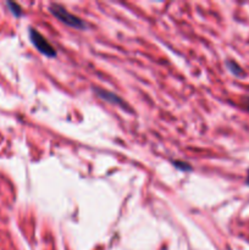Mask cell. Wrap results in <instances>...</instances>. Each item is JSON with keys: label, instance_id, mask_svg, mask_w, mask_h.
I'll list each match as a JSON object with an SVG mask.
<instances>
[{"label": "cell", "instance_id": "1", "mask_svg": "<svg viewBox=\"0 0 249 250\" xmlns=\"http://www.w3.org/2000/svg\"><path fill=\"white\" fill-rule=\"evenodd\" d=\"M49 11L53 16H55L59 21L65 23L66 26L71 27L75 29H84L87 24L82 21L78 16L73 15L72 12L68 11L66 7H63L60 4H50L49 5Z\"/></svg>", "mask_w": 249, "mask_h": 250}, {"label": "cell", "instance_id": "2", "mask_svg": "<svg viewBox=\"0 0 249 250\" xmlns=\"http://www.w3.org/2000/svg\"><path fill=\"white\" fill-rule=\"evenodd\" d=\"M29 39H31L32 44H33L34 48H36L39 53L48 56V58H55L56 50L54 49V46L51 45L50 42H49L41 32H38L34 28H31L29 29Z\"/></svg>", "mask_w": 249, "mask_h": 250}, {"label": "cell", "instance_id": "3", "mask_svg": "<svg viewBox=\"0 0 249 250\" xmlns=\"http://www.w3.org/2000/svg\"><path fill=\"white\" fill-rule=\"evenodd\" d=\"M94 93L98 95V97L100 98V99L105 100V102L110 103V104L117 105V106H121L122 109H124V110L128 109V106H127L126 103H124V100H122L121 98L119 97V95L115 94V93H112V92H110V90L100 89V88H95Z\"/></svg>", "mask_w": 249, "mask_h": 250}, {"label": "cell", "instance_id": "4", "mask_svg": "<svg viewBox=\"0 0 249 250\" xmlns=\"http://www.w3.org/2000/svg\"><path fill=\"white\" fill-rule=\"evenodd\" d=\"M226 66H227V68H228L229 72H231L232 75L237 76V77H241V76H244L243 70H242V67L238 65V63L236 62V61L227 60L226 61Z\"/></svg>", "mask_w": 249, "mask_h": 250}, {"label": "cell", "instance_id": "5", "mask_svg": "<svg viewBox=\"0 0 249 250\" xmlns=\"http://www.w3.org/2000/svg\"><path fill=\"white\" fill-rule=\"evenodd\" d=\"M172 165L175 166V167L177 168V170L183 171V172H188V171H192V166H190L188 163H185V161L173 160L172 161Z\"/></svg>", "mask_w": 249, "mask_h": 250}, {"label": "cell", "instance_id": "6", "mask_svg": "<svg viewBox=\"0 0 249 250\" xmlns=\"http://www.w3.org/2000/svg\"><path fill=\"white\" fill-rule=\"evenodd\" d=\"M7 6L10 7L11 12L16 17H20L22 15V9H21V6H20V5L15 4V2H7Z\"/></svg>", "mask_w": 249, "mask_h": 250}, {"label": "cell", "instance_id": "7", "mask_svg": "<svg viewBox=\"0 0 249 250\" xmlns=\"http://www.w3.org/2000/svg\"><path fill=\"white\" fill-rule=\"evenodd\" d=\"M246 107L249 110V97L246 99Z\"/></svg>", "mask_w": 249, "mask_h": 250}, {"label": "cell", "instance_id": "8", "mask_svg": "<svg viewBox=\"0 0 249 250\" xmlns=\"http://www.w3.org/2000/svg\"><path fill=\"white\" fill-rule=\"evenodd\" d=\"M246 183L249 186V170H248V173H247V180H246Z\"/></svg>", "mask_w": 249, "mask_h": 250}]
</instances>
